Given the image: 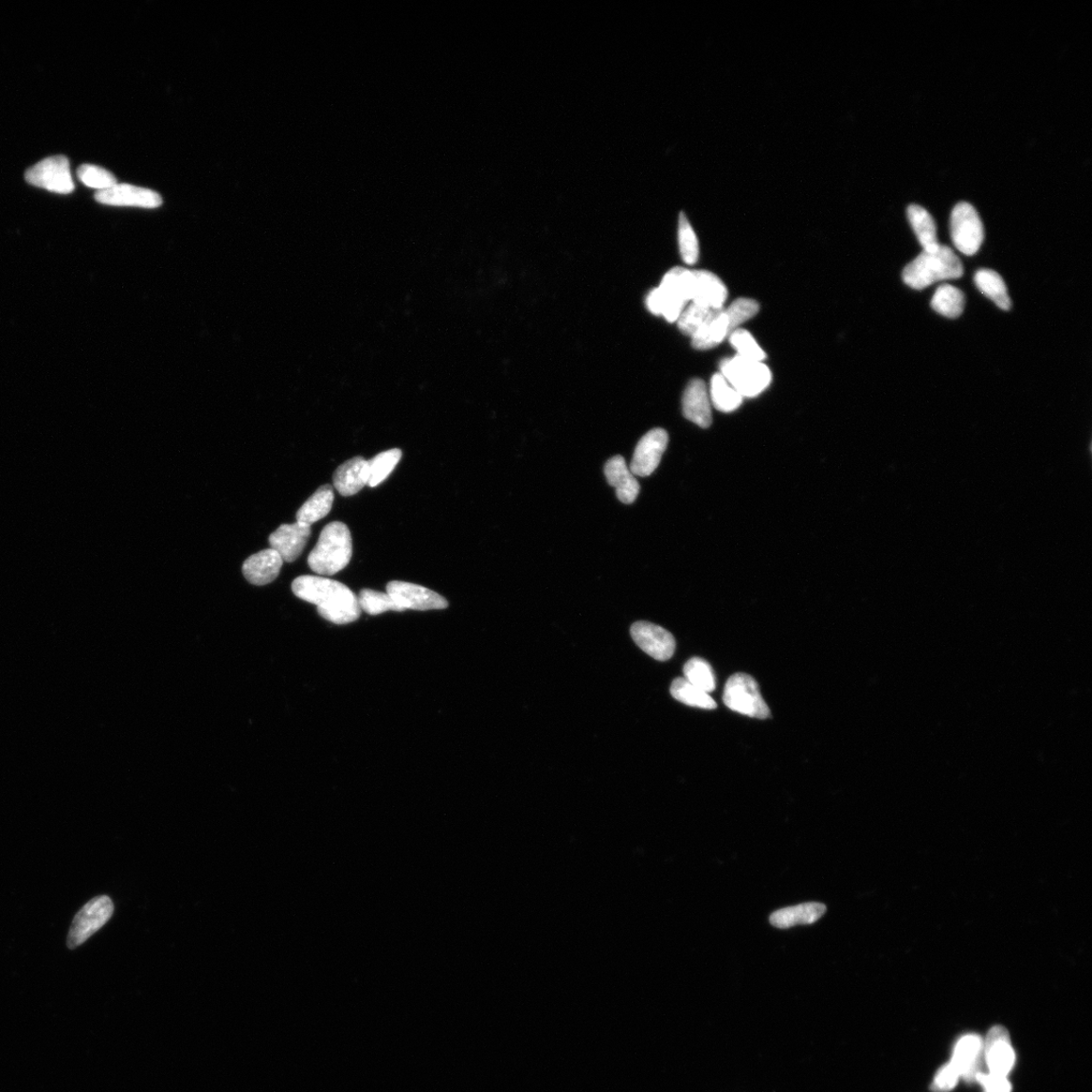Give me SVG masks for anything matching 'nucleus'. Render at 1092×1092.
Returning <instances> with one entry per match:
<instances>
[{"label": "nucleus", "instance_id": "15", "mask_svg": "<svg viewBox=\"0 0 1092 1092\" xmlns=\"http://www.w3.org/2000/svg\"><path fill=\"white\" fill-rule=\"evenodd\" d=\"M310 536L311 526L295 522L279 527L269 536V544L278 552L283 562L293 563L302 555Z\"/></svg>", "mask_w": 1092, "mask_h": 1092}, {"label": "nucleus", "instance_id": "17", "mask_svg": "<svg viewBox=\"0 0 1092 1092\" xmlns=\"http://www.w3.org/2000/svg\"><path fill=\"white\" fill-rule=\"evenodd\" d=\"M693 273V304L710 310L724 309L727 298V289L724 281L716 275L707 271H692Z\"/></svg>", "mask_w": 1092, "mask_h": 1092}, {"label": "nucleus", "instance_id": "33", "mask_svg": "<svg viewBox=\"0 0 1092 1092\" xmlns=\"http://www.w3.org/2000/svg\"><path fill=\"white\" fill-rule=\"evenodd\" d=\"M357 598L359 607L369 616H380L387 611L400 612L392 597L387 593L364 589Z\"/></svg>", "mask_w": 1092, "mask_h": 1092}, {"label": "nucleus", "instance_id": "22", "mask_svg": "<svg viewBox=\"0 0 1092 1092\" xmlns=\"http://www.w3.org/2000/svg\"><path fill=\"white\" fill-rule=\"evenodd\" d=\"M729 336L728 322L724 309L713 310L699 331L692 336V347L707 350L720 346Z\"/></svg>", "mask_w": 1092, "mask_h": 1092}, {"label": "nucleus", "instance_id": "30", "mask_svg": "<svg viewBox=\"0 0 1092 1092\" xmlns=\"http://www.w3.org/2000/svg\"><path fill=\"white\" fill-rule=\"evenodd\" d=\"M403 453L399 448L383 452L368 460L369 480L367 486L378 487L392 474L401 460Z\"/></svg>", "mask_w": 1092, "mask_h": 1092}, {"label": "nucleus", "instance_id": "38", "mask_svg": "<svg viewBox=\"0 0 1092 1092\" xmlns=\"http://www.w3.org/2000/svg\"><path fill=\"white\" fill-rule=\"evenodd\" d=\"M960 1080L959 1073L951 1064L946 1065L937 1072L932 1089L935 1091H950L955 1088Z\"/></svg>", "mask_w": 1092, "mask_h": 1092}, {"label": "nucleus", "instance_id": "39", "mask_svg": "<svg viewBox=\"0 0 1092 1092\" xmlns=\"http://www.w3.org/2000/svg\"><path fill=\"white\" fill-rule=\"evenodd\" d=\"M976 1082L981 1084L984 1092H1011V1084L1007 1076L980 1072Z\"/></svg>", "mask_w": 1092, "mask_h": 1092}, {"label": "nucleus", "instance_id": "31", "mask_svg": "<svg viewBox=\"0 0 1092 1092\" xmlns=\"http://www.w3.org/2000/svg\"><path fill=\"white\" fill-rule=\"evenodd\" d=\"M684 678L702 691L711 693L716 688L714 671L708 662L693 657L684 667Z\"/></svg>", "mask_w": 1092, "mask_h": 1092}, {"label": "nucleus", "instance_id": "25", "mask_svg": "<svg viewBox=\"0 0 1092 1092\" xmlns=\"http://www.w3.org/2000/svg\"><path fill=\"white\" fill-rule=\"evenodd\" d=\"M975 282L978 290L1001 310L1009 311L1011 307V297L1008 294L1006 282L991 269H979L975 276Z\"/></svg>", "mask_w": 1092, "mask_h": 1092}, {"label": "nucleus", "instance_id": "3", "mask_svg": "<svg viewBox=\"0 0 1092 1092\" xmlns=\"http://www.w3.org/2000/svg\"><path fill=\"white\" fill-rule=\"evenodd\" d=\"M352 558V537L344 523H329L321 531L318 544L311 551L308 564L313 573L333 576L346 568Z\"/></svg>", "mask_w": 1092, "mask_h": 1092}, {"label": "nucleus", "instance_id": "27", "mask_svg": "<svg viewBox=\"0 0 1092 1092\" xmlns=\"http://www.w3.org/2000/svg\"><path fill=\"white\" fill-rule=\"evenodd\" d=\"M660 288L677 300L688 304L692 300L693 273L684 267H675L667 273Z\"/></svg>", "mask_w": 1092, "mask_h": 1092}, {"label": "nucleus", "instance_id": "18", "mask_svg": "<svg viewBox=\"0 0 1092 1092\" xmlns=\"http://www.w3.org/2000/svg\"><path fill=\"white\" fill-rule=\"evenodd\" d=\"M282 564L283 561L278 552L269 548L248 558L243 564L242 571L252 585L264 586L277 578Z\"/></svg>", "mask_w": 1092, "mask_h": 1092}, {"label": "nucleus", "instance_id": "21", "mask_svg": "<svg viewBox=\"0 0 1092 1092\" xmlns=\"http://www.w3.org/2000/svg\"><path fill=\"white\" fill-rule=\"evenodd\" d=\"M825 904L807 903L796 906L785 907L773 912L770 922L778 929H790V927L816 922L826 914Z\"/></svg>", "mask_w": 1092, "mask_h": 1092}, {"label": "nucleus", "instance_id": "16", "mask_svg": "<svg viewBox=\"0 0 1092 1092\" xmlns=\"http://www.w3.org/2000/svg\"><path fill=\"white\" fill-rule=\"evenodd\" d=\"M710 402L706 383L699 379L692 380L683 395L685 418L701 428H708L712 423Z\"/></svg>", "mask_w": 1092, "mask_h": 1092}, {"label": "nucleus", "instance_id": "36", "mask_svg": "<svg viewBox=\"0 0 1092 1092\" xmlns=\"http://www.w3.org/2000/svg\"><path fill=\"white\" fill-rule=\"evenodd\" d=\"M78 176L86 187L96 188L98 191L106 190L117 185L116 178L113 173L99 167L92 166V164H83L78 170Z\"/></svg>", "mask_w": 1092, "mask_h": 1092}, {"label": "nucleus", "instance_id": "7", "mask_svg": "<svg viewBox=\"0 0 1092 1092\" xmlns=\"http://www.w3.org/2000/svg\"><path fill=\"white\" fill-rule=\"evenodd\" d=\"M114 914L109 896H98L87 903L74 918L67 939L69 949H77L106 924Z\"/></svg>", "mask_w": 1092, "mask_h": 1092}, {"label": "nucleus", "instance_id": "9", "mask_svg": "<svg viewBox=\"0 0 1092 1092\" xmlns=\"http://www.w3.org/2000/svg\"><path fill=\"white\" fill-rule=\"evenodd\" d=\"M386 593L392 597L400 612L405 610H442L448 607V602L443 596L408 582L392 581L388 582Z\"/></svg>", "mask_w": 1092, "mask_h": 1092}, {"label": "nucleus", "instance_id": "13", "mask_svg": "<svg viewBox=\"0 0 1092 1092\" xmlns=\"http://www.w3.org/2000/svg\"><path fill=\"white\" fill-rule=\"evenodd\" d=\"M982 1059V1038L976 1034H967L956 1043L950 1064L959 1073L960 1079L975 1083L981 1072Z\"/></svg>", "mask_w": 1092, "mask_h": 1092}, {"label": "nucleus", "instance_id": "37", "mask_svg": "<svg viewBox=\"0 0 1092 1092\" xmlns=\"http://www.w3.org/2000/svg\"><path fill=\"white\" fill-rule=\"evenodd\" d=\"M712 311L693 303L686 307L677 321L682 333L692 338Z\"/></svg>", "mask_w": 1092, "mask_h": 1092}, {"label": "nucleus", "instance_id": "19", "mask_svg": "<svg viewBox=\"0 0 1092 1092\" xmlns=\"http://www.w3.org/2000/svg\"><path fill=\"white\" fill-rule=\"evenodd\" d=\"M369 480L368 460L355 456L343 463L333 475V483L340 495L349 497L361 492Z\"/></svg>", "mask_w": 1092, "mask_h": 1092}, {"label": "nucleus", "instance_id": "12", "mask_svg": "<svg viewBox=\"0 0 1092 1092\" xmlns=\"http://www.w3.org/2000/svg\"><path fill=\"white\" fill-rule=\"evenodd\" d=\"M668 442L669 436L666 430L654 428L648 432L636 445L631 465L633 474L651 475L659 467Z\"/></svg>", "mask_w": 1092, "mask_h": 1092}, {"label": "nucleus", "instance_id": "1", "mask_svg": "<svg viewBox=\"0 0 1092 1092\" xmlns=\"http://www.w3.org/2000/svg\"><path fill=\"white\" fill-rule=\"evenodd\" d=\"M294 594L308 603L317 606L325 620L334 624H349L361 618L362 609L356 595L342 582L317 576H301L292 585Z\"/></svg>", "mask_w": 1092, "mask_h": 1092}, {"label": "nucleus", "instance_id": "14", "mask_svg": "<svg viewBox=\"0 0 1092 1092\" xmlns=\"http://www.w3.org/2000/svg\"><path fill=\"white\" fill-rule=\"evenodd\" d=\"M96 200L102 205L113 206L156 208L162 205V199L157 192L131 185H116L109 189L98 191Z\"/></svg>", "mask_w": 1092, "mask_h": 1092}, {"label": "nucleus", "instance_id": "32", "mask_svg": "<svg viewBox=\"0 0 1092 1092\" xmlns=\"http://www.w3.org/2000/svg\"><path fill=\"white\" fill-rule=\"evenodd\" d=\"M678 241L685 263L693 265L699 258V242L689 219L682 212L678 220Z\"/></svg>", "mask_w": 1092, "mask_h": 1092}, {"label": "nucleus", "instance_id": "23", "mask_svg": "<svg viewBox=\"0 0 1092 1092\" xmlns=\"http://www.w3.org/2000/svg\"><path fill=\"white\" fill-rule=\"evenodd\" d=\"M334 502V491L331 485L321 486L315 492L313 493L306 503L296 512V522L305 523V525L312 526L329 513H331Z\"/></svg>", "mask_w": 1092, "mask_h": 1092}, {"label": "nucleus", "instance_id": "6", "mask_svg": "<svg viewBox=\"0 0 1092 1092\" xmlns=\"http://www.w3.org/2000/svg\"><path fill=\"white\" fill-rule=\"evenodd\" d=\"M952 242L957 249L972 257L976 254L984 241L982 221L974 206L959 203L953 209L950 220Z\"/></svg>", "mask_w": 1092, "mask_h": 1092}, {"label": "nucleus", "instance_id": "35", "mask_svg": "<svg viewBox=\"0 0 1092 1092\" xmlns=\"http://www.w3.org/2000/svg\"><path fill=\"white\" fill-rule=\"evenodd\" d=\"M760 310V305L751 298H738L728 308L724 309L729 328V334L737 331L742 324L754 318Z\"/></svg>", "mask_w": 1092, "mask_h": 1092}, {"label": "nucleus", "instance_id": "2", "mask_svg": "<svg viewBox=\"0 0 1092 1092\" xmlns=\"http://www.w3.org/2000/svg\"><path fill=\"white\" fill-rule=\"evenodd\" d=\"M963 274L964 267L957 254L950 247L940 245L934 250H922L905 266L903 279L909 288L922 291L939 281L960 278Z\"/></svg>", "mask_w": 1092, "mask_h": 1092}, {"label": "nucleus", "instance_id": "20", "mask_svg": "<svg viewBox=\"0 0 1092 1092\" xmlns=\"http://www.w3.org/2000/svg\"><path fill=\"white\" fill-rule=\"evenodd\" d=\"M604 473L610 486L617 489V495L620 502L633 504L639 493L640 486L626 466L621 456L610 458L605 465Z\"/></svg>", "mask_w": 1092, "mask_h": 1092}, {"label": "nucleus", "instance_id": "28", "mask_svg": "<svg viewBox=\"0 0 1092 1092\" xmlns=\"http://www.w3.org/2000/svg\"><path fill=\"white\" fill-rule=\"evenodd\" d=\"M671 694L688 707L707 710L717 707L716 702L708 693L702 691L685 678H677L672 681Z\"/></svg>", "mask_w": 1092, "mask_h": 1092}, {"label": "nucleus", "instance_id": "29", "mask_svg": "<svg viewBox=\"0 0 1092 1092\" xmlns=\"http://www.w3.org/2000/svg\"><path fill=\"white\" fill-rule=\"evenodd\" d=\"M710 401L713 406L725 413L736 411L743 403V397L724 378L722 373H715L711 379Z\"/></svg>", "mask_w": 1092, "mask_h": 1092}, {"label": "nucleus", "instance_id": "8", "mask_svg": "<svg viewBox=\"0 0 1092 1092\" xmlns=\"http://www.w3.org/2000/svg\"><path fill=\"white\" fill-rule=\"evenodd\" d=\"M25 177L29 185L52 192L67 194L74 190L70 164L63 155L40 161L26 172Z\"/></svg>", "mask_w": 1092, "mask_h": 1092}, {"label": "nucleus", "instance_id": "24", "mask_svg": "<svg viewBox=\"0 0 1092 1092\" xmlns=\"http://www.w3.org/2000/svg\"><path fill=\"white\" fill-rule=\"evenodd\" d=\"M907 217L923 250H934L940 245L938 242L936 223L925 208L911 205L907 208Z\"/></svg>", "mask_w": 1092, "mask_h": 1092}, {"label": "nucleus", "instance_id": "11", "mask_svg": "<svg viewBox=\"0 0 1092 1092\" xmlns=\"http://www.w3.org/2000/svg\"><path fill=\"white\" fill-rule=\"evenodd\" d=\"M983 1057L990 1073L1008 1077L1013 1069L1015 1053L1005 1027L995 1026L991 1029L983 1042Z\"/></svg>", "mask_w": 1092, "mask_h": 1092}, {"label": "nucleus", "instance_id": "4", "mask_svg": "<svg viewBox=\"0 0 1092 1092\" xmlns=\"http://www.w3.org/2000/svg\"><path fill=\"white\" fill-rule=\"evenodd\" d=\"M721 370L724 378L743 398L759 396L772 382L771 370L765 364L738 355L725 359Z\"/></svg>", "mask_w": 1092, "mask_h": 1092}, {"label": "nucleus", "instance_id": "10", "mask_svg": "<svg viewBox=\"0 0 1092 1092\" xmlns=\"http://www.w3.org/2000/svg\"><path fill=\"white\" fill-rule=\"evenodd\" d=\"M632 636L636 645L654 660L666 662L676 650V640L659 625L638 621L632 626Z\"/></svg>", "mask_w": 1092, "mask_h": 1092}, {"label": "nucleus", "instance_id": "26", "mask_svg": "<svg viewBox=\"0 0 1092 1092\" xmlns=\"http://www.w3.org/2000/svg\"><path fill=\"white\" fill-rule=\"evenodd\" d=\"M932 308L940 315L955 319L961 316L965 306V295L958 288L951 284H942L939 287L932 298Z\"/></svg>", "mask_w": 1092, "mask_h": 1092}, {"label": "nucleus", "instance_id": "34", "mask_svg": "<svg viewBox=\"0 0 1092 1092\" xmlns=\"http://www.w3.org/2000/svg\"><path fill=\"white\" fill-rule=\"evenodd\" d=\"M728 338L732 348L737 350L738 356L761 363L766 358L765 351L761 349L752 334L744 329H737L729 334Z\"/></svg>", "mask_w": 1092, "mask_h": 1092}, {"label": "nucleus", "instance_id": "5", "mask_svg": "<svg viewBox=\"0 0 1092 1092\" xmlns=\"http://www.w3.org/2000/svg\"><path fill=\"white\" fill-rule=\"evenodd\" d=\"M724 702L730 710L749 717L766 720L771 716L770 708L760 692L759 684L744 672H737L727 680Z\"/></svg>", "mask_w": 1092, "mask_h": 1092}]
</instances>
